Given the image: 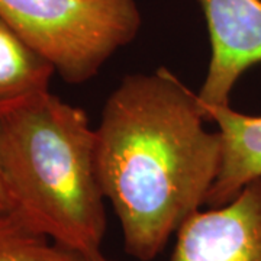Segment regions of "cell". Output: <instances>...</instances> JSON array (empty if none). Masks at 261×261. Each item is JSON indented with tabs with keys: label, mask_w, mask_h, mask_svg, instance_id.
I'll use <instances>...</instances> for the list:
<instances>
[{
	"label": "cell",
	"mask_w": 261,
	"mask_h": 261,
	"mask_svg": "<svg viewBox=\"0 0 261 261\" xmlns=\"http://www.w3.org/2000/svg\"><path fill=\"white\" fill-rule=\"evenodd\" d=\"M206 122L197 94L166 67L125 75L106 99L96 170L134 258L154 260L207 202L222 140Z\"/></svg>",
	"instance_id": "obj_1"
},
{
	"label": "cell",
	"mask_w": 261,
	"mask_h": 261,
	"mask_svg": "<svg viewBox=\"0 0 261 261\" xmlns=\"http://www.w3.org/2000/svg\"><path fill=\"white\" fill-rule=\"evenodd\" d=\"M82 108L49 90L0 111V167L12 211L53 241L102 258L105 195Z\"/></svg>",
	"instance_id": "obj_2"
},
{
	"label": "cell",
	"mask_w": 261,
	"mask_h": 261,
	"mask_svg": "<svg viewBox=\"0 0 261 261\" xmlns=\"http://www.w3.org/2000/svg\"><path fill=\"white\" fill-rule=\"evenodd\" d=\"M0 18L70 84L99 74L142 23L137 0H0Z\"/></svg>",
	"instance_id": "obj_3"
},
{
	"label": "cell",
	"mask_w": 261,
	"mask_h": 261,
	"mask_svg": "<svg viewBox=\"0 0 261 261\" xmlns=\"http://www.w3.org/2000/svg\"><path fill=\"white\" fill-rule=\"evenodd\" d=\"M170 261H261V178L228 203L192 215Z\"/></svg>",
	"instance_id": "obj_4"
},
{
	"label": "cell",
	"mask_w": 261,
	"mask_h": 261,
	"mask_svg": "<svg viewBox=\"0 0 261 261\" xmlns=\"http://www.w3.org/2000/svg\"><path fill=\"white\" fill-rule=\"evenodd\" d=\"M205 15L211 60L197 94L205 106L229 105L240 77L261 63V0H196Z\"/></svg>",
	"instance_id": "obj_5"
},
{
	"label": "cell",
	"mask_w": 261,
	"mask_h": 261,
	"mask_svg": "<svg viewBox=\"0 0 261 261\" xmlns=\"http://www.w3.org/2000/svg\"><path fill=\"white\" fill-rule=\"evenodd\" d=\"M202 108L222 140L221 170L206 202L215 207L228 203L247 185L261 178V116L237 112L229 105Z\"/></svg>",
	"instance_id": "obj_6"
},
{
	"label": "cell",
	"mask_w": 261,
	"mask_h": 261,
	"mask_svg": "<svg viewBox=\"0 0 261 261\" xmlns=\"http://www.w3.org/2000/svg\"><path fill=\"white\" fill-rule=\"evenodd\" d=\"M56 68L0 18V111L49 90Z\"/></svg>",
	"instance_id": "obj_7"
},
{
	"label": "cell",
	"mask_w": 261,
	"mask_h": 261,
	"mask_svg": "<svg viewBox=\"0 0 261 261\" xmlns=\"http://www.w3.org/2000/svg\"><path fill=\"white\" fill-rule=\"evenodd\" d=\"M0 261H92L34 229L15 211L0 214Z\"/></svg>",
	"instance_id": "obj_8"
},
{
	"label": "cell",
	"mask_w": 261,
	"mask_h": 261,
	"mask_svg": "<svg viewBox=\"0 0 261 261\" xmlns=\"http://www.w3.org/2000/svg\"><path fill=\"white\" fill-rule=\"evenodd\" d=\"M9 211H12V202H10L9 193H8V189H6V185H5L2 167H0V214L9 212Z\"/></svg>",
	"instance_id": "obj_9"
},
{
	"label": "cell",
	"mask_w": 261,
	"mask_h": 261,
	"mask_svg": "<svg viewBox=\"0 0 261 261\" xmlns=\"http://www.w3.org/2000/svg\"><path fill=\"white\" fill-rule=\"evenodd\" d=\"M94 261H108V260H105V258L102 257V258H97V260H94Z\"/></svg>",
	"instance_id": "obj_10"
}]
</instances>
